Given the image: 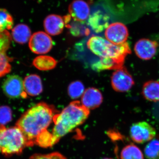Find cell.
Here are the masks:
<instances>
[{
	"label": "cell",
	"instance_id": "cell-26",
	"mask_svg": "<svg viewBox=\"0 0 159 159\" xmlns=\"http://www.w3.org/2000/svg\"><path fill=\"white\" fill-rule=\"evenodd\" d=\"M29 159H67L64 156L58 152H51L48 154H34Z\"/></svg>",
	"mask_w": 159,
	"mask_h": 159
},
{
	"label": "cell",
	"instance_id": "cell-9",
	"mask_svg": "<svg viewBox=\"0 0 159 159\" xmlns=\"http://www.w3.org/2000/svg\"><path fill=\"white\" fill-rule=\"evenodd\" d=\"M2 89L4 93L12 99L27 98L24 88V81L17 75H11L5 80Z\"/></svg>",
	"mask_w": 159,
	"mask_h": 159
},
{
	"label": "cell",
	"instance_id": "cell-14",
	"mask_svg": "<svg viewBox=\"0 0 159 159\" xmlns=\"http://www.w3.org/2000/svg\"><path fill=\"white\" fill-rule=\"evenodd\" d=\"M65 23L60 16L51 14L48 16L44 21V27L47 33L51 35H57L62 32Z\"/></svg>",
	"mask_w": 159,
	"mask_h": 159
},
{
	"label": "cell",
	"instance_id": "cell-18",
	"mask_svg": "<svg viewBox=\"0 0 159 159\" xmlns=\"http://www.w3.org/2000/svg\"><path fill=\"white\" fill-rule=\"evenodd\" d=\"M64 20L66 26L70 29L71 34L74 36L88 35L89 34V30L84 25L85 22L75 20L70 14L65 16Z\"/></svg>",
	"mask_w": 159,
	"mask_h": 159
},
{
	"label": "cell",
	"instance_id": "cell-25",
	"mask_svg": "<svg viewBox=\"0 0 159 159\" xmlns=\"http://www.w3.org/2000/svg\"><path fill=\"white\" fill-rule=\"evenodd\" d=\"M12 119L11 108L7 106H0V125H5Z\"/></svg>",
	"mask_w": 159,
	"mask_h": 159
},
{
	"label": "cell",
	"instance_id": "cell-27",
	"mask_svg": "<svg viewBox=\"0 0 159 159\" xmlns=\"http://www.w3.org/2000/svg\"><path fill=\"white\" fill-rule=\"evenodd\" d=\"M112 159L109 158H104V159Z\"/></svg>",
	"mask_w": 159,
	"mask_h": 159
},
{
	"label": "cell",
	"instance_id": "cell-16",
	"mask_svg": "<svg viewBox=\"0 0 159 159\" xmlns=\"http://www.w3.org/2000/svg\"><path fill=\"white\" fill-rule=\"evenodd\" d=\"M24 85L25 92L31 97L38 96L42 93L41 79L36 74H31L26 77L24 80Z\"/></svg>",
	"mask_w": 159,
	"mask_h": 159
},
{
	"label": "cell",
	"instance_id": "cell-8",
	"mask_svg": "<svg viewBox=\"0 0 159 159\" xmlns=\"http://www.w3.org/2000/svg\"><path fill=\"white\" fill-rule=\"evenodd\" d=\"M29 47L34 54H47L53 47V41L50 36L43 31L35 32L29 40Z\"/></svg>",
	"mask_w": 159,
	"mask_h": 159
},
{
	"label": "cell",
	"instance_id": "cell-23",
	"mask_svg": "<svg viewBox=\"0 0 159 159\" xmlns=\"http://www.w3.org/2000/svg\"><path fill=\"white\" fill-rule=\"evenodd\" d=\"M13 25V18L7 10L0 9V32L8 31Z\"/></svg>",
	"mask_w": 159,
	"mask_h": 159
},
{
	"label": "cell",
	"instance_id": "cell-4",
	"mask_svg": "<svg viewBox=\"0 0 159 159\" xmlns=\"http://www.w3.org/2000/svg\"><path fill=\"white\" fill-rule=\"evenodd\" d=\"M27 147L25 137L16 125H0V153L7 157L19 154Z\"/></svg>",
	"mask_w": 159,
	"mask_h": 159
},
{
	"label": "cell",
	"instance_id": "cell-7",
	"mask_svg": "<svg viewBox=\"0 0 159 159\" xmlns=\"http://www.w3.org/2000/svg\"><path fill=\"white\" fill-rule=\"evenodd\" d=\"M11 38L8 31L0 32V78L11 70L12 59L7 55L6 52L10 48Z\"/></svg>",
	"mask_w": 159,
	"mask_h": 159
},
{
	"label": "cell",
	"instance_id": "cell-11",
	"mask_svg": "<svg viewBox=\"0 0 159 159\" xmlns=\"http://www.w3.org/2000/svg\"><path fill=\"white\" fill-rule=\"evenodd\" d=\"M158 44L156 41L141 39L135 43L134 50L137 57L143 60H149L156 54Z\"/></svg>",
	"mask_w": 159,
	"mask_h": 159
},
{
	"label": "cell",
	"instance_id": "cell-24",
	"mask_svg": "<svg viewBox=\"0 0 159 159\" xmlns=\"http://www.w3.org/2000/svg\"><path fill=\"white\" fill-rule=\"evenodd\" d=\"M84 87L82 83L80 81H74L69 85L68 93L72 99H76L82 96L84 93Z\"/></svg>",
	"mask_w": 159,
	"mask_h": 159
},
{
	"label": "cell",
	"instance_id": "cell-17",
	"mask_svg": "<svg viewBox=\"0 0 159 159\" xmlns=\"http://www.w3.org/2000/svg\"><path fill=\"white\" fill-rule=\"evenodd\" d=\"M142 94L148 101H159V81L150 80L145 83L142 87Z\"/></svg>",
	"mask_w": 159,
	"mask_h": 159
},
{
	"label": "cell",
	"instance_id": "cell-22",
	"mask_svg": "<svg viewBox=\"0 0 159 159\" xmlns=\"http://www.w3.org/2000/svg\"><path fill=\"white\" fill-rule=\"evenodd\" d=\"M148 159H159V138L153 139L146 145L144 149Z\"/></svg>",
	"mask_w": 159,
	"mask_h": 159
},
{
	"label": "cell",
	"instance_id": "cell-1",
	"mask_svg": "<svg viewBox=\"0 0 159 159\" xmlns=\"http://www.w3.org/2000/svg\"><path fill=\"white\" fill-rule=\"evenodd\" d=\"M55 109L45 103L39 102L29 109L22 115L16 125L22 132L28 147L35 145L38 137L53 122Z\"/></svg>",
	"mask_w": 159,
	"mask_h": 159
},
{
	"label": "cell",
	"instance_id": "cell-21",
	"mask_svg": "<svg viewBox=\"0 0 159 159\" xmlns=\"http://www.w3.org/2000/svg\"><path fill=\"white\" fill-rule=\"evenodd\" d=\"M121 159H144V155L141 149L134 144L125 146L120 153Z\"/></svg>",
	"mask_w": 159,
	"mask_h": 159
},
{
	"label": "cell",
	"instance_id": "cell-20",
	"mask_svg": "<svg viewBox=\"0 0 159 159\" xmlns=\"http://www.w3.org/2000/svg\"><path fill=\"white\" fill-rule=\"evenodd\" d=\"M57 62L53 57L49 56H39L34 58L33 65L40 70L47 71L54 69Z\"/></svg>",
	"mask_w": 159,
	"mask_h": 159
},
{
	"label": "cell",
	"instance_id": "cell-6",
	"mask_svg": "<svg viewBox=\"0 0 159 159\" xmlns=\"http://www.w3.org/2000/svg\"><path fill=\"white\" fill-rule=\"evenodd\" d=\"M111 84L116 92L125 93L133 87L134 81L132 76L123 66L113 72L111 77Z\"/></svg>",
	"mask_w": 159,
	"mask_h": 159
},
{
	"label": "cell",
	"instance_id": "cell-10",
	"mask_svg": "<svg viewBox=\"0 0 159 159\" xmlns=\"http://www.w3.org/2000/svg\"><path fill=\"white\" fill-rule=\"evenodd\" d=\"M104 34L107 40L119 45L126 42L129 36L128 29L123 23L117 22L110 24Z\"/></svg>",
	"mask_w": 159,
	"mask_h": 159
},
{
	"label": "cell",
	"instance_id": "cell-2",
	"mask_svg": "<svg viewBox=\"0 0 159 159\" xmlns=\"http://www.w3.org/2000/svg\"><path fill=\"white\" fill-rule=\"evenodd\" d=\"M89 114V110L79 101L71 102L61 112L55 114L53 119L54 127L51 132L52 146L62 137L82 124L88 118Z\"/></svg>",
	"mask_w": 159,
	"mask_h": 159
},
{
	"label": "cell",
	"instance_id": "cell-19",
	"mask_svg": "<svg viewBox=\"0 0 159 159\" xmlns=\"http://www.w3.org/2000/svg\"><path fill=\"white\" fill-rule=\"evenodd\" d=\"M31 36V30L27 25L19 24L12 30L11 37L18 43H26L30 40Z\"/></svg>",
	"mask_w": 159,
	"mask_h": 159
},
{
	"label": "cell",
	"instance_id": "cell-5",
	"mask_svg": "<svg viewBox=\"0 0 159 159\" xmlns=\"http://www.w3.org/2000/svg\"><path fill=\"white\" fill-rule=\"evenodd\" d=\"M129 134L134 142L143 144L152 140L156 135V131L148 122H139L134 123L131 126Z\"/></svg>",
	"mask_w": 159,
	"mask_h": 159
},
{
	"label": "cell",
	"instance_id": "cell-3",
	"mask_svg": "<svg viewBox=\"0 0 159 159\" xmlns=\"http://www.w3.org/2000/svg\"><path fill=\"white\" fill-rule=\"evenodd\" d=\"M87 46L93 54L99 57V60L111 61L116 64L119 69L123 67L126 56L131 53L128 43L118 45L101 36L90 38Z\"/></svg>",
	"mask_w": 159,
	"mask_h": 159
},
{
	"label": "cell",
	"instance_id": "cell-13",
	"mask_svg": "<svg viewBox=\"0 0 159 159\" xmlns=\"http://www.w3.org/2000/svg\"><path fill=\"white\" fill-rule=\"evenodd\" d=\"M103 100L101 92L94 88L88 89L82 95L81 103L89 110H93L99 107Z\"/></svg>",
	"mask_w": 159,
	"mask_h": 159
},
{
	"label": "cell",
	"instance_id": "cell-15",
	"mask_svg": "<svg viewBox=\"0 0 159 159\" xmlns=\"http://www.w3.org/2000/svg\"><path fill=\"white\" fill-rule=\"evenodd\" d=\"M108 16L104 12L95 11L91 15L88 20V24L94 32L99 33L106 30L108 25Z\"/></svg>",
	"mask_w": 159,
	"mask_h": 159
},
{
	"label": "cell",
	"instance_id": "cell-12",
	"mask_svg": "<svg viewBox=\"0 0 159 159\" xmlns=\"http://www.w3.org/2000/svg\"><path fill=\"white\" fill-rule=\"evenodd\" d=\"M69 11L71 17L75 20L85 22L89 17L90 9L87 3L84 0H75L69 7Z\"/></svg>",
	"mask_w": 159,
	"mask_h": 159
}]
</instances>
